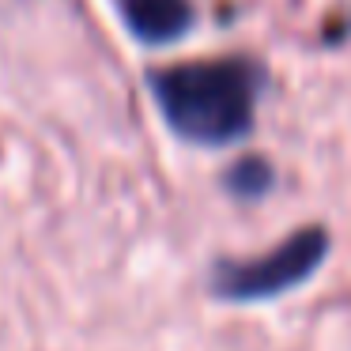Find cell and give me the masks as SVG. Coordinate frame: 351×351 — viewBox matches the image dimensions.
<instances>
[{"instance_id":"obj_4","label":"cell","mask_w":351,"mask_h":351,"mask_svg":"<svg viewBox=\"0 0 351 351\" xmlns=\"http://www.w3.org/2000/svg\"><path fill=\"white\" fill-rule=\"evenodd\" d=\"M268 185H272V170H268L265 159H242L227 174V189L234 197H261Z\"/></svg>"},{"instance_id":"obj_2","label":"cell","mask_w":351,"mask_h":351,"mask_svg":"<svg viewBox=\"0 0 351 351\" xmlns=\"http://www.w3.org/2000/svg\"><path fill=\"white\" fill-rule=\"evenodd\" d=\"M328 257V234L302 227L276 250L250 261H219L212 268V291L223 302H265L291 287H302Z\"/></svg>"},{"instance_id":"obj_3","label":"cell","mask_w":351,"mask_h":351,"mask_svg":"<svg viewBox=\"0 0 351 351\" xmlns=\"http://www.w3.org/2000/svg\"><path fill=\"white\" fill-rule=\"evenodd\" d=\"M114 4L129 34L147 46H167L193 31L189 0H114Z\"/></svg>"},{"instance_id":"obj_1","label":"cell","mask_w":351,"mask_h":351,"mask_svg":"<svg viewBox=\"0 0 351 351\" xmlns=\"http://www.w3.org/2000/svg\"><path fill=\"white\" fill-rule=\"evenodd\" d=\"M261 69L245 57L185 61L152 72V95L167 125L200 147H223L253 129Z\"/></svg>"}]
</instances>
